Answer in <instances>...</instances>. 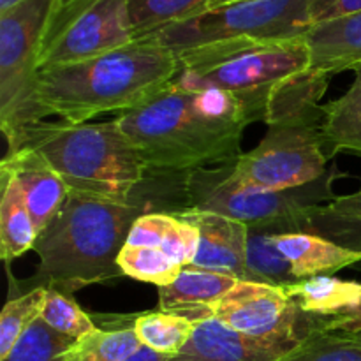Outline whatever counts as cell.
I'll list each match as a JSON object with an SVG mask.
<instances>
[{
  "label": "cell",
  "instance_id": "obj_29",
  "mask_svg": "<svg viewBox=\"0 0 361 361\" xmlns=\"http://www.w3.org/2000/svg\"><path fill=\"white\" fill-rule=\"evenodd\" d=\"M279 361H361V342L319 330Z\"/></svg>",
  "mask_w": 361,
  "mask_h": 361
},
{
  "label": "cell",
  "instance_id": "obj_37",
  "mask_svg": "<svg viewBox=\"0 0 361 361\" xmlns=\"http://www.w3.org/2000/svg\"><path fill=\"white\" fill-rule=\"evenodd\" d=\"M233 2H242V0H212L210 7H219V6H226V4H233ZM208 7V9H210Z\"/></svg>",
  "mask_w": 361,
  "mask_h": 361
},
{
  "label": "cell",
  "instance_id": "obj_32",
  "mask_svg": "<svg viewBox=\"0 0 361 361\" xmlns=\"http://www.w3.org/2000/svg\"><path fill=\"white\" fill-rule=\"evenodd\" d=\"M173 217H175V215L161 214V212L141 215V217L134 222L133 229H130L129 238H127V245L157 247V249H161Z\"/></svg>",
  "mask_w": 361,
  "mask_h": 361
},
{
  "label": "cell",
  "instance_id": "obj_2",
  "mask_svg": "<svg viewBox=\"0 0 361 361\" xmlns=\"http://www.w3.org/2000/svg\"><path fill=\"white\" fill-rule=\"evenodd\" d=\"M267 102L222 90H189L171 81L137 108L116 116L148 173H189L235 162L247 126Z\"/></svg>",
  "mask_w": 361,
  "mask_h": 361
},
{
  "label": "cell",
  "instance_id": "obj_25",
  "mask_svg": "<svg viewBox=\"0 0 361 361\" xmlns=\"http://www.w3.org/2000/svg\"><path fill=\"white\" fill-rule=\"evenodd\" d=\"M196 323L178 314L155 312L137 314L134 330L141 344L162 355L175 356L189 342Z\"/></svg>",
  "mask_w": 361,
  "mask_h": 361
},
{
  "label": "cell",
  "instance_id": "obj_24",
  "mask_svg": "<svg viewBox=\"0 0 361 361\" xmlns=\"http://www.w3.org/2000/svg\"><path fill=\"white\" fill-rule=\"evenodd\" d=\"M134 39L204 13L212 0H127Z\"/></svg>",
  "mask_w": 361,
  "mask_h": 361
},
{
  "label": "cell",
  "instance_id": "obj_15",
  "mask_svg": "<svg viewBox=\"0 0 361 361\" xmlns=\"http://www.w3.org/2000/svg\"><path fill=\"white\" fill-rule=\"evenodd\" d=\"M305 42L314 73L331 78L355 71L361 66V11L312 25Z\"/></svg>",
  "mask_w": 361,
  "mask_h": 361
},
{
  "label": "cell",
  "instance_id": "obj_30",
  "mask_svg": "<svg viewBox=\"0 0 361 361\" xmlns=\"http://www.w3.org/2000/svg\"><path fill=\"white\" fill-rule=\"evenodd\" d=\"M41 319L59 334L73 337L76 341L97 328L90 314L81 310L69 295H63L56 289H48L46 293Z\"/></svg>",
  "mask_w": 361,
  "mask_h": 361
},
{
  "label": "cell",
  "instance_id": "obj_19",
  "mask_svg": "<svg viewBox=\"0 0 361 361\" xmlns=\"http://www.w3.org/2000/svg\"><path fill=\"white\" fill-rule=\"evenodd\" d=\"M288 295L303 312L321 319H331L348 312L361 302V284L331 275L303 279L286 288Z\"/></svg>",
  "mask_w": 361,
  "mask_h": 361
},
{
  "label": "cell",
  "instance_id": "obj_6",
  "mask_svg": "<svg viewBox=\"0 0 361 361\" xmlns=\"http://www.w3.org/2000/svg\"><path fill=\"white\" fill-rule=\"evenodd\" d=\"M345 176L330 168L323 178L288 190H252L233 178V162L219 168H201L185 173L183 214L212 212L233 219L249 229L282 233H310L312 219L324 204L334 201V183Z\"/></svg>",
  "mask_w": 361,
  "mask_h": 361
},
{
  "label": "cell",
  "instance_id": "obj_10",
  "mask_svg": "<svg viewBox=\"0 0 361 361\" xmlns=\"http://www.w3.org/2000/svg\"><path fill=\"white\" fill-rule=\"evenodd\" d=\"M133 41L127 0H69L49 18L37 69L83 62Z\"/></svg>",
  "mask_w": 361,
  "mask_h": 361
},
{
  "label": "cell",
  "instance_id": "obj_40",
  "mask_svg": "<svg viewBox=\"0 0 361 361\" xmlns=\"http://www.w3.org/2000/svg\"><path fill=\"white\" fill-rule=\"evenodd\" d=\"M356 268V270H360L361 271V264H358V267H355Z\"/></svg>",
  "mask_w": 361,
  "mask_h": 361
},
{
  "label": "cell",
  "instance_id": "obj_23",
  "mask_svg": "<svg viewBox=\"0 0 361 361\" xmlns=\"http://www.w3.org/2000/svg\"><path fill=\"white\" fill-rule=\"evenodd\" d=\"M310 233L361 252V187L324 204L314 215Z\"/></svg>",
  "mask_w": 361,
  "mask_h": 361
},
{
  "label": "cell",
  "instance_id": "obj_36",
  "mask_svg": "<svg viewBox=\"0 0 361 361\" xmlns=\"http://www.w3.org/2000/svg\"><path fill=\"white\" fill-rule=\"evenodd\" d=\"M21 2H25V0H0V13H2V11L11 9V7L18 6V4Z\"/></svg>",
  "mask_w": 361,
  "mask_h": 361
},
{
  "label": "cell",
  "instance_id": "obj_34",
  "mask_svg": "<svg viewBox=\"0 0 361 361\" xmlns=\"http://www.w3.org/2000/svg\"><path fill=\"white\" fill-rule=\"evenodd\" d=\"M324 330L331 334H356L361 330V302L348 312L335 316L331 319H324Z\"/></svg>",
  "mask_w": 361,
  "mask_h": 361
},
{
  "label": "cell",
  "instance_id": "obj_4",
  "mask_svg": "<svg viewBox=\"0 0 361 361\" xmlns=\"http://www.w3.org/2000/svg\"><path fill=\"white\" fill-rule=\"evenodd\" d=\"M331 78L305 71L268 99V130L256 148L233 162V178L252 190H288L309 185L328 173L324 106Z\"/></svg>",
  "mask_w": 361,
  "mask_h": 361
},
{
  "label": "cell",
  "instance_id": "obj_26",
  "mask_svg": "<svg viewBox=\"0 0 361 361\" xmlns=\"http://www.w3.org/2000/svg\"><path fill=\"white\" fill-rule=\"evenodd\" d=\"M118 268L122 275L157 288L171 284L182 271V267L157 247H136L127 243L118 256Z\"/></svg>",
  "mask_w": 361,
  "mask_h": 361
},
{
  "label": "cell",
  "instance_id": "obj_31",
  "mask_svg": "<svg viewBox=\"0 0 361 361\" xmlns=\"http://www.w3.org/2000/svg\"><path fill=\"white\" fill-rule=\"evenodd\" d=\"M197 247H200V229L183 219L173 217L161 245L162 252L168 254L176 264L183 268L192 264Z\"/></svg>",
  "mask_w": 361,
  "mask_h": 361
},
{
  "label": "cell",
  "instance_id": "obj_14",
  "mask_svg": "<svg viewBox=\"0 0 361 361\" xmlns=\"http://www.w3.org/2000/svg\"><path fill=\"white\" fill-rule=\"evenodd\" d=\"M200 229V247L189 267L231 275L243 281L249 228L212 212H185L175 215Z\"/></svg>",
  "mask_w": 361,
  "mask_h": 361
},
{
  "label": "cell",
  "instance_id": "obj_8",
  "mask_svg": "<svg viewBox=\"0 0 361 361\" xmlns=\"http://www.w3.org/2000/svg\"><path fill=\"white\" fill-rule=\"evenodd\" d=\"M312 27L309 0H242L168 25L143 39L180 53L233 39H295Z\"/></svg>",
  "mask_w": 361,
  "mask_h": 361
},
{
  "label": "cell",
  "instance_id": "obj_18",
  "mask_svg": "<svg viewBox=\"0 0 361 361\" xmlns=\"http://www.w3.org/2000/svg\"><path fill=\"white\" fill-rule=\"evenodd\" d=\"M134 316H104L94 314L95 330L78 338L67 351L66 361H123L141 348Z\"/></svg>",
  "mask_w": 361,
  "mask_h": 361
},
{
  "label": "cell",
  "instance_id": "obj_21",
  "mask_svg": "<svg viewBox=\"0 0 361 361\" xmlns=\"http://www.w3.org/2000/svg\"><path fill=\"white\" fill-rule=\"evenodd\" d=\"M0 252L6 263L34 249L37 242L34 219L14 178L0 171Z\"/></svg>",
  "mask_w": 361,
  "mask_h": 361
},
{
  "label": "cell",
  "instance_id": "obj_20",
  "mask_svg": "<svg viewBox=\"0 0 361 361\" xmlns=\"http://www.w3.org/2000/svg\"><path fill=\"white\" fill-rule=\"evenodd\" d=\"M351 87L338 99L324 104V147L328 157L349 152L361 157V66Z\"/></svg>",
  "mask_w": 361,
  "mask_h": 361
},
{
  "label": "cell",
  "instance_id": "obj_7",
  "mask_svg": "<svg viewBox=\"0 0 361 361\" xmlns=\"http://www.w3.org/2000/svg\"><path fill=\"white\" fill-rule=\"evenodd\" d=\"M176 56L178 73L173 83L178 87L222 90L267 104L279 87L310 67L305 35L295 39H233L185 49Z\"/></svg>",
  "mask_w": 361,
  "mask_h": 361
},
{
  "label": "cell",
  "instance_id": "obj_13",
  "mask_svg": "<svg viewBox=\"0 0 361 361\" xmlns=\"http://www.w3.org/2000/svg\"><path fill=\"white\" fill-rule=\"evenodd\" d=\"M0 171L13 176L18 183L34 219L35 231L41 235L62 210L69 196L67 183L41 154L28 147L7 152Z\"/></svg>",
  "mask_w": 361,
  "mask_h": 361
},
{
  "label": "cell",
  "instance_id": "obj_38",
  "mask_svg": "<svg viewBox=\"0 0 361 361\" xmlns=\"http://www.w3.org/2000/svg\"><path fill=\"white\" fill-rule=\"evenodd\" d=\"M342 335H344V334H342ZM349 337H353V338H355V341L361 342V330L356 331V334H349Z\"/></svg>",
  "mask_w": 361,
  "mask_h": 361
},
{
  "label": "cell",
  "instance_id": "obj_9",
  "mask_svg": "<svg viewBox=\"0 0 361 361\" xmlns=\"http://www.w3.org/2000/svg\"><path fill=\"white\" fill-rule=\"evenodd\" d=\"M56 0H25L0 13V129L6 140L32 123L42 37Z\"/></svg>",
  "mask_w": 361,
  "mask_h": 361
},
{
  "label": "cell",
  "instance_id": "obj_27",
  "mask_svg": "<svg viewBox=\"0 0 361 361\" xmlns=\"http://www.w3.org/2000/svg\"><path fill=\"white\" fill-rule=\"evenodd\" d=\"M76 338L59 334L41 319V316L25 330L9 355L0 361H66L67 351Z\"/></svg>",
  "mask_w": 361,
  "mask_h": 361
},
{
  "label": "cell",
  "instance_id": "obj_11",
  "mask_svg": "<svg viewBox=\"0 0 361 361\" xmlns=\"http://www.w3.org/2000/svg\"><path fill=\"white\" fill-rule=\"evenodd\" d=\"M229 328L264 341L300 345L316 331L324 330V319L303 312L286 288L238 281L210 309Z\"/></svg>",
  "mask_w": 361,
  "mask_h": 361
},
{
  "label": "cell",
  "instance_id": "obj_17",
  "mask_svg": "<svg viewBox=\"0 0 361 361\" xmlns=\"http://www.w3.org/2000/svg\"><path fill=\"white\" fill-rule=\"evenodd\" d=\"M275 243L291 263L298 281L317 275H334L344 268L361 264L358 250L345 249L314 233H282L275 235Z\"/></svg>",
  "mask_w": 361,
  "mask_h": 361
},
{
  "label": "cell",
  "instance_id": "obj_35",
  "mask_svg": "<svg viewBox=\"0 0 361 361\" xmlns=\"http://www.w3.org/2000/svg\"><path fill=\"white\" fill-rule=\"evenodd\" d=\"M169 358H171L169 355H162V353L154 351L147 345H141L134 355H130L129 358L123 361H169Z\"/></svg>",
  "mask_w": 361,
  "mask_h": 361
},
{
  "label": "cell",
  "instance_id": "obj_1",
  "mask_svg": "<svg viewBox=\"0 0 361 361\" xmlns=\"http://www.w3.org/2000/svg\"><path fill=\"white\" fill-rule=\"evenodd\" d=\"M185 173H148L129 200L71 192L62 210L37 236L39 256L27 291L56 289L73 295L78 289L122 277L118 256L134 222L145 214H183Z\"/></svg>",
  "mask_w": 361,
  "mask_h": 361
},
{
  "label": "cell",
  "instance_id": "obj_39",
  "mask_svg": "<svg viewBox=\"0 0 361 361\" xmlns=\"http://www.w3.org/2000/svg\"><path fill=\"white\" fill-rule=\"evenodd\" d=\"M67 2H69V0H56V6H62V4H67Z\"/></svg>",
  "mask_w": 361,
  "mask_h": 361
},
{
  "label": "cell",
  "instance_id": "obj_33",
  "mask_svg": "<svg viewBox=\"0 0 361 361\" xmlns=\"http://www.w3.org/2000/svg\"><path fill=\"white\" fill-rule=\"evenodd\" d=\"M312 25L361 11V0H309Z\"/></svg>",
  "mask_w": 361,
  "mask_h": 361
},
{
  "label": "cell",
  "instance_id": "obj_3",
  "mask_svg": "<svg viewBox=\"0 0 361 361\" xmlns=\"http://www.w3.org/2000/svg\"><path fill=\"white\" fill-rule=\"evenodd\" d=\"M176 73V53L150 39L42 69L32 94V123L48 116L83 123L108 113L123 115L171 83Z\"/></svg>",
  "mask_w": 361,
  "mask_h": 361
},
{
  "label": "cell",
  "instance_id": "obj_22",
  "mask_svg": "<svg viewBox=\"0 0 361 361\" xmlns=\"http://www.w3.org/2000/svg\"><path fill=\"white\" fill-rule=\"evenodd\" d=\"M243 281L275 288H289L298 282L291 263L275 243V233L249 229Z\"/></svg>",
  "mask_w": 361,
  "mask_h": 361
},
{
  "label": "cell",
  "instance_id": "obj_16",
  "mask_svg": "<svg viewBox=\"0 0 361 361\" xmlns=\"http://www.w3.org/2000/svg\"><path fill=\"white\" fill-rule=\"evenodd\" d=\"M238 279L217 271L183 267L178 277L159 289V310L200 321L210 317L212 305L235 288Z\"/></svg>",
  "mask_w": 361,
  "mask_h": 361
},
{
  "label": "cell",
  "instance_id": "obj_28",
  "mask_svg": "<svg viewBox=\"0 0 361 361\" xmlns=\"http://www.w3.org/2000/svg\"><path fill=\"white\" fill-rule=\"evenodd\" d=\"M46 293V288H35L6 303L0 316V360L9 355L25 330L41 316Z\"/></svg>",
  "mask_w": 361,
  "mask_h": 361
},
{
  "label": "cell",
  "instance_id": "obj_12",
  "mask_svg": "<svg viewBox=\"0 0 361 361\" xmlns=\"http://www.w3.org/2000/svg\"><path fill=\"white\" fill-rule=\"evenodd\" d=\"M298 345L236 331L210 316L196 321L189 342L169 361H279Z\"/></svg>",
  "mask_w": 361,
  "mask_h": 361
},
{
  "label": "cell",
  "instance_id": "obj_5",
  "mask_svg": "<svg viewBox=\"0 0 361 361\" xmlns=\"http://www.w3.org/2000/svg\"><path fill=\"white\" fill-rule=\"evenodd\" d=\"M28 147L41 154L71 192L129 200L148 171L118 120L34 122L7 140V152Z\"/></svg>",
  "mask_w": 361,
  "mask_h": 361
}]
</instances>
